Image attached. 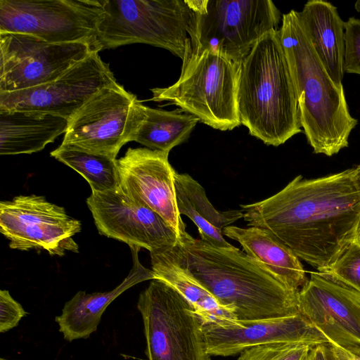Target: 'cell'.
Masks as SVG:
<instances>
[{
    "instance_id": "cell-1",
    "label": "cell",
    "mask_w": 360,
    "mask_h": 360,
    "mask_svg": "<svg viewBox=\"0 0 360 360\" xmlns=\"http://www.w3.org/2000/svg\"><path fill=\"white\" fill-rule=\"evenodd\" d=\"M240 207L248 226L269 231L299 259L326 272L355 240L360 195L352 168L312 179L299 175L272 196Z\"/></svg>"
},
{
    "instance_id": "cell-2",
    "label": "cell",
    "mask_w": 360,
    "mask_h": 360,
    "mask_svg": "<svg viewBox=\"0 0 360 360\" xmlns=\"http://www.w3.org/2000/svg\"><path fill=\"white\" fill-rule=\"evenodd\" d=\"M168 250L220 304L233 310L238 321L300 314L299 291L234 246L217 248L185 231Z\"/></svg>"
},
{
    "instance_id": "cell-3",
    "label": "cell",
    "mask_w": 360,
    "mask_h": 360,
    "mask_svg": "<svg viewBox=\"0 0 360 360\" xmlns=\"http://www.w3.org/2000/svg\"><path fill=\"white\" fill-rule=\"evenodd\" d=\"M281 41L297 95L301 127L317 154L332 156L349 146L357 124L349 110L343 85L335 84L316 53L298 15L282 16Z\"/></svg>"
},
{
    "instance_id": "cell-4",
    "label": "cell",
    "mask_w": 360,
    "mask_h": 360,
    "mask_svg": "<svg viewBox=\"0 0 360 360\" xmlns=\"http://www.w3.org/2000/svg\"><path fill=\"white\" fill-rule=\"evenodd\" d=\"M237 103L240 124L266 145L278 146L302 131L279 29L265 34L241 61Z\"/></svg>"
},
{
    "instance_id": "cell-5",
    "label": "cell",
    "mask_w": 360,
    "mask_h": 360,
    "mask_svg": "<svg viewBox=\"0 0 360 360\" xmlns=\"http://www.w3.org/2000/svg\"><path fill=\"white\" fill-rule=\"evenodd\" d=\"M103 13L98 25L101 51L142 43L161 47L183 63L191 55L188 0H101Z\"/></svg>"
},
{
    "instance_id": "cell-6",
    "label": "cell",
    "mask_w": 360,
    "mask_h": 360,
    "mask_svg": "<svg viewBox=\"0 0 360 360\" xmlns=\"http://www.w3.org/2000/svg\"><path fill=\"white\" fill-rule=\"evenodd\" d=\"M188 1L191 55L210 50L238 64L265 34L278 29L282 18L271 0Z\"/></svg>"
},
{
    "instance_id": "cell-7",
    "label": "cell",
    "mask_w": 360,
    "mask_h": 360,
    "mask_svg": "<svg viewBox=\"0 0 360 360\" xmlns=\"http://www.w3.org/2000/svg\"><path fill=\"white\" fill-rule=\"evenodd\" d=\"M240 64L210 50L191 55L174 84L152 89V100L169 101L221 131L240 124L237 103Z\"/></svg>"
},
{
    "instance_id": "cell-8",
    "label": "cell",
    "mask_w": 360,
    "mask_h": 360,
    "mask_svg": "<svg viewBox=\"0 0 360 360\" xmlns=\"http://www.w3.org/2000/svg\"><path fill=\"white\" fill-rule=\"evenodd\" d=\"M148 360H211L202 321L191 303L166 283L153 279L140 294Z\"/></svg>"
},
{
    "instance_id": "cell-9",
    "label": "cell",
    "mask_w": 360,
    "mask_h": 360,
    "mask_svg": "<svg viewBox=\"0 0 360 360\" xmlns=\"http://www.w3.org/2000/svg\"><path fill=\"white\" fill-rule=\"evenodd\" d=\"M101 0H0V33L30 34L50 43L87 42L101 51Z\"/></svg>"
},
{
    "instance_id": "cell-10",
    "label": "cell",
    "mask_w": 360,
    "mask_h": 360,
    "mask_svg": "<svg viewBox=\"0 0 360 360\" xmlns=\"http://www.w3.org/2000/svg\"><path fill=\"white\" fill-rule=\"evenodd\" d=\"M141 102L117 82L92 96L69 120L61 144L116 159L139 123Z\"/></svg>"
},
{
    "instance_id": "cell-11",
    "label": "cell",
    "mask_w": 360,
    "mask_h": 360,
    "mask_svg": "<svg viewBox=\"0 0 360 360\" xmlns=\"http://www.w3.org/2000/svg\"><path fill=\"white\" fill-rule=\"evenodd\" d=\"M0 93L52 82L94 52L87 42L50 43L22 33H0Z\"/></svg>"
},
{
    "instance_id": "cell-12",
    "label": "cell",
    "mask_w": 360,
    "mask_h": 360,
    "mask_svg": "<svg viewBox=\"0 0 360 360\" xmlns=\"http://www.w3.org/2000/svg\"><path fill=\"white\" fill-rule=\"evenodd\" d=\"M81 229L79 220L43 196L20 195L0 202V231L11 249H42L59 257L68 251L77 253L73 236Z\"/></svg>"
},
{
    "instance_id": "cell-13",
    "label": "cell",
    "mask_w": 360,
    "mask_h": 360,
    "mask_svg": "<svg viewBox=\"0 0 360 360\" xmlns=\"http://www.w3.org/2000/svg\"><path fill=\"white\" fill-rule=\"evenodd\" d=\"M116 82L108 64L94 52L56 79L0 93V110L39 112L68 120L97 91Z\"/></svg>"
},
{
    "instance_id": "cell-14",
    "label": "cell",
    "mask_w": 360,
    "mask_h": 360,
    "mask_svg": "<svg viewBox=\"0 0 360 360\" xmlns=\"http://www.w3.org/2000/svg\"><path fill=\"white\" fill-rule=\"evenodd\" d=\"M101 235L149 252L175 246L178 233L160 214L130 198L120 187L91 192L86 199Z\"/></svg>"
},
{
    "instance_id": "cell-15",
    "label": "cell",
    "mask_w": 360,
    "mask_h": 360,
    "mask_svg": "<svg viewBox=\"0 0 360 360\" xmlns=\"http://www.w3.org/2000/svg\"><path fill=\"white\" fill-rule=\"evenodd\" d=\"M300 314L332 344L360 345V292L326 272H311L298 294Z\"/></svg>"
},
{
    "instance_id": "cell-16",
    "label": "cell",
    "mask_w": 360,
    "mask_h": 360,
    "mask_svg": "<svg viewBox=\"0 0 360 360\" xmlns=\"http://www.w3.org/2000/svg\"><path fill=\"white\" fill-rule=\"evenodd\" d=\"M169 153L148 148H129L117 160L120 186L130 198L160 214L178 233L186 225L179 213L175 196L174 169Z\"/></svg>"
},
{
    "instance_id": "cell-17",
    "label": "cell",
    "mask_w": 360,
    "mask_h": 360,
    "mask_svg": "<svg viewBox=\"0 0 360 360\" xmlns=\"http://www.w3.org/2000/svg\"><path fill=\"white\" fill-rule=\"evenodd\" d=\"M202 330L210 356L236 355L251 347L271 342L311 346L330 342L300 314L269 319L236 321L227 324L203 323Z\"/></svg>"
},
{
    "instance_id": "cell-18",
    "label": "cell",
    "mask_w": 360,
    "mask_h": 360,
    "mask_svg": "<svg viewBox=\"0 0 360 360\" xmlns=\"http://www.w3.org/2000/svg\"><path fill=\"white\" fill-rule=\"evenodd\" d=\"M129 248L132 253L133 266L119 285L104 292L87 294L81 290L65 302L61 314L55 318L65 340L71 342L88 338L97 330L104 311L115 298L139 283L155 279L153 271L146 269L139 262L138 252L141 248Z\"/></svg>"
},
{
    "instance_id": "cell-19",
    "label": "cell",
    "mask_w": 360,
    "mask_h": 360,
    "mask_svg": "<svg viewBox=\"0 0 360 360\" xmlns=\"http://www.w3.org/2000/svg\"><path fill=\"white\" fill-rule=\"evenodd\" d=\"M223 234L237 241L248 256L262 263L288 288L300 291L308 281L297 255L269 231L229 226Z\"/></svg>"
},
{
    "instance_id": "cell-20",
    "label": "cell",
    "mask_w": 360,
    "mask_h": 360,
    "mask_svg": "<svg viewBox=\"0 0 360 360\" xmlns=\"http://www.w3.org/2000/svg\"><path fill=\"white\" fill-rule=\"evenodd\" d=\"M312 46L333 82L342 84L345 22L337 7L323 0H310L298 12Z\"/></svg>"
},
{
    "instance_id": "cell-21",
    "label": "cell",
    "mask_w": 360,
    "mask_h": 360,
    "mask_svg": "<svg viewBox=\"0 0 360 360\" xmlns=\"http://www.w3.org/2000/svg\"><path fill=\"white\" fill-rule=\"evenodd\" d=\"M69 120L58 115L0 110V154H31L65 134Z\"/></svg>"
},
{
    "instance_id": "cell-22",
    "label": "cell",
    "mask_w": 360,
    "mask_h": 360,
    "mask_svg": "<svg viewBox=\"0 0 360 360\" xmlns=\"http://www.w3.org/2000/svg\"><path fill=\"white\" fill-rule=\"evenodd\" d=\"M155 279L174 288L194 308L203 323L227 324L238 321L233 309L215 297L172 257L168 248L150 252Z\"/></svg>"
},
{
    "instance_id": "cell-23",
    "label": "cell",
    "mask_w": 360,
    "mask_h": 360,
    "mask_svg": "<svg viewBox=\"0 0 360 360\" xmlns=\"http://www.w3.org/2000/svg\"><path fill=\"white\" fill-rule=\"evenodd\" d=\"M176 202L180 215H186L198 227L200 239L217 248L233 245L223 237V229L243 217L241 210H217L205 188L188 174L174 171Z\"/></svg>"
},
{
    "instance_id": "cell-24",
    "label": "cell",
    "mask_w": 360,
    "mask_h": 360,
    "mask_svg": "<svg viewBox=\"0 0 360 360\" xmlns=\"http://www.w3.org/2000/svg\"><path fill=\"white\" fill-rule=\"evenodd\" d=\"M141 116L131 141L148 148L169 153L185 142L199 120L179 110L172 111L154 109L141 104Z\"/></svg>"
},
{
    "instance_id": "cell-25",
    "label": "cell",
    "mask_w": 360,
    "mask_h": 360,
    "mask_svg": "<svg viewBox=\"0 0 360 360\" xmlns=\"http://www.w3.org/2000/svg\"><path fill=\"white\" fill-rule=\"evenodd\" d=\"M51 155L81 174L91 192H106L120 187L117 159L60 144Z\"/></svg>"
},
{
    "instance_id": "cell-26",
    "label": "cell",
    "mask_w": 360,
    "mask_h": 360,
    "mask_svg": "<svg viewBox=\"0 0 360 360\" xmlns=\"http://www.w3.org/2000/svg\"><path fill=\"white\" fill-rule=\"evenodd\" d=\"M310 347L311 345L295 342L259 345L240 352L238 360H304Z\"/></svg>"
},
{
    "instance_id": "cell-27",
    "label": "cell",
    "mask_w": 360,
    "mask_h": 360,
    "mask_svg": "<svg viewBox=\"0 0 360 360\" xmlns=\"http://www.w3.org/2000/svg\"><path fill=\"white\" fill-rule=\"evenodd\" d=\"M326 273L360 292V244L352 242Z\"/></svg>"
},
{
    "instance_id": "cell-28",
    "label": "cell",
    "mask_w": 360,
    "mask_h": 360,
    "mask_svg": "<svg viewBox=\"0 0 360 360\" xmlns=\"http://www.w3.org/2000/svg\"><path fill=\"white\" fill-rule=\"evenodd\" d=\"M344 70L360 75V19L354 17L345 22Z\"/></svg>"
},
{
    "instance_id": "cell-29",
    "label": "cell",
    "mask_w": 360,
    "mask_h": 360,
    "mask_svg": "<svg viewBox=\"0 0 360 360\" xmlns=\"http://www.w3.org/2000/svg\"><path fill=\"white\" fill-rule=\"evenodd\" d=\"M27 312L6 290L0 291V332L6 333L16 327Z\"/></svg>"
},
{
    "instance_id": "cell-30",
    "label": "cell",
    "mask_w": 360,
    "mask_h": 360,
    "mask_svg": "<svg viewBox=\"0 0 360 360\" xmlns=\"http://www.w3.org/2000/svg\"><path fill=\"white\" fill-rule=\"evenodd\" d=\"M330 348L333 360H360V345L342 347L330 343Z\"/></svg>"
},
{
    "instance_id": "cell-31",
    "label": "cell",
    "mask_w": 360,
    "mask_h": 360,
    "mask_svg": "<svg viewBox=\"0 0 360 360\" xmlns=\"http://www.w3.org/2000/svg\"><path fill=\"white\" fill-rule=\"evenodd\" d=\"M304 360H333L330 343L311 346Z\"/></svg>"
},
{
    "instance_id": "cell-32",
    "label": "cell",
    "mask_w": 360,
    "mask_h": 360,
    "mask_svg": "<svg viewBox=\"0 0 360 360\" xmlns=\"http://www.w3.org/2000/svg\"><path fill=\"white\" fill-rule=\"evenodd\" d=\"M352 177L354 186L360 195V165L352 168Z\"/></svg>"
},
{
    "instance_id": "cell-33",
    "label": "cell",
    "mask_w": 360,
    "mask_h": 360,
    "mask_svg": "<svg viewBox=\"0 0 360 360\" xmlns=\"http://www.w3.org/2000/svg\"><path fill=\"white\" fill-rule=\"evenodd\" d=\"M356 243H358L359 244H360V219H359V224H358V226H357V230H356V237H355V240H354Z\"/></svg>"
},
{
    "instance_id": "cell-34",
    "label": "cell",
    "mask_w": 360,
    "mask_h": 360,
    "mask_svg": "<svg viewBox=\"0 0 360 360\" xmlns=\"http://www.w3.org/2000/svg\"><path fill=\"white\" fill-rule=\"evenodd\" d=\"M355 9L357 11H360V0L357 1L354 4Z\"/></svg>"
},
{
    "instance_id": "cell-35",
    "label": "cell",
    "mask_w": 360,
    "mask_h": 360,
    "mask_svg": "<svg viewBox=\"0 0 360 360\" xmlns=\"http://www.w3.org/2000/svg\"><path fill=\"white\" fill-rule=\"evenodd\" d=\"M0 360H6V359H2V358H1Z\"/></svg>"
}]
</instances>
